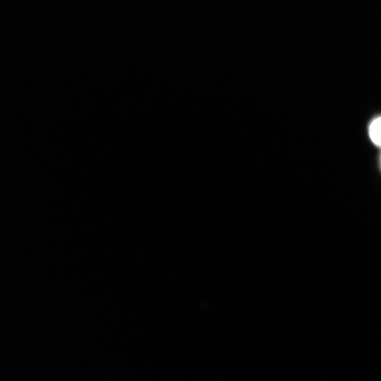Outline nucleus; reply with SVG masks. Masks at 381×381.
<instances>
[{"instance_id": "1", "label": "nucleus", "mask_w": 381, "mask_h": 381, "mask_svg": "<svg viewBox=\"0 0 381 381\" xmlns=\"http://www.w3.org/2000/svg\"><path fill=\"white\" fill-rule=\"evenodd\" d=\"M369 135L374 144L381 147V117L372 121L369 127Z\"/></svg>"}]
</instances>
